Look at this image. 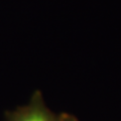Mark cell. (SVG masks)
I'll return each mask as SVG.
<instances>
[{
	"instance_id": "obj_2",
	"label": "cell",
	"mask_w": 121,
	"mask_h": 121,
	"mask_svg": "<svg viewBox=\"0 0 121 121\" xmlns=\"http://www.w3.org/2000/svg\"><path fill=\"white\" fill-rule=\"evenodd\" d=\"M62 117L64 121H79L77 117H75L71 114H68V113H62Z\"/></svg>"
},
{
	"instance_id": "obj_1",
	"label": "cell",
	"mask_w": 121,
	"mask_h": 121,
	"mask_svg": "<svg viewBox=\"0 0 121 121\" xmlns=\"http://www.w3.org/2000/svg\"><path fill=\"white\" fill-rule=\"evenodd\" d=\"M6 121H64L62 114H56L47 107L39 91H35L27 105L6 112Z\"/></svg>"
}]
</instances>
